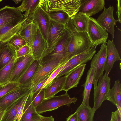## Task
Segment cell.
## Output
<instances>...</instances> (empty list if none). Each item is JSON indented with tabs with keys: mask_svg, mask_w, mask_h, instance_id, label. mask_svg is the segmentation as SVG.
I'll return each instance as SVG.
<instances>
[{
	"mask_svg": "<svg viewBox=\"0 0 121 121\" xmlns=\"http://www.w3.org/2000/svg\"><path fill=\"white\" fill-rule=\"evenodd\" d=\"M104 8L103 12L96 20L98 24L104 30L111 34L113 41L114 36V26L117 22L114 17V8L110 5L107 8L105 7Z\"/></svg>",
	"mask_w": 121,
	"mask_h": 121,
	"instance_id": "14",
	"label": "cell"
},
{
	"mask_svg": "<svg viewBox=\"0 0 121 121\" xmlns=\"http://www.w3.org/2000/svg\"><path fill=\"white\" fill-rule=\"evenodd\" d=\"M66 121H79L78 115L75 112L67 118Z\"/></svg>",
	"mask_w": 121,
	"mask_h": 121,
	"instance_id": "43",
	"label": "cell"
},
{
	"mask_svg": "<svg viewBox=\"0 0 121 121\" xmlns=\"http://www.w3.org/2000/svg\"><path fill=\"white\" fill-rule=\"evenodd\" d=\"M31 87L21 88L6 94L0 99V108L5 110L18 99L30 93Z\"/></svg>",
	"mask_w": 121,
	"mask_h": 121,
	"instance_id": "16",
	"label": "cell"
},
{
	"mask_svg": "<svg viewBox=\"0 0 121 121\" xmlns=\"http://www.w3.org/2000/svg\"><path fill=\"white\" fill-rule=\"evenodd\" d=\"M88 17L84 13L78 12L70 17V20L77 31L87 33Z\"/></svg>",
	"mask_w": 121,
	"mask_h": 121,
	"instance_id": "27",
	"label": "cell"
},
{
	"mask_svg": "<svg viewBox=\"0 0 121 121\" xmlns=\"http://www.w3.org/2000/svg\"><path fill=\"white\" fill-rule=\"evenodd\" d=\"M23 0H13V1L16 4H18L21 1H22Z\"/></svg>",
	"mask_w": 121,
	"mask_h": 121,
	"instance_id": "46",
	"label": "cell"
},
{
	"mask_svg": "<svg viewBox=\"0 0 121 121\" xmlns=\"http://www.w3.org/2000/svg\"><path fill=\"white\" fill-rule=\"evenodd\" d=\"M28 17H24L20 22L9 24L0 29V42L8 41L18 34Z\"/></svg>",
	"mask_w": 121,
	"mask_h": 121,
	"instance_id": "23",
	"label": "cell"
},
{
	"mask_svg": "<svg viewBox=\"0 0 121 121\" xmlns=\"http://www.w3.org/2000/svg\"><path fill=\"white\" fill-rule=\"evenodd\" d=\"M95 68L93 65L91 66L87 73V76L84 83L82 86L84 87L82 94L83 100L82 103L88 106L89 105L90 93L95 71Z\"/></svg>",
	"mask_w": 121,
	"mask_h": 121,
	"instance_id": "24",
	"label": "cell"
},
{
	"mask_svg": "<svg viewBox=\"0 0 121 121\" xmlns=\"http://www.w3.org/2000/svg\"></svg>",
	"mask_w": 121,
	"mask_h": 121,
	"instance_id": "49",
	"label": "cell"
},
{
	"mask_svg": "<svg viewBox=\"0 0 121 121\" xmlns=\"http://www.w3.org/2000/svg\"><path fill=\"white\" fill-rule=\"evenodd\" d=\"M65 26L66 32L63 38L53 50L43 59L61 58L63 59L65 57L73 33L69 22Z\"/></svg>",
	"mask_w": 121,
	"mask_h": 121,
	"instance_id": "9",
	"label": "cell"
},
{
	"mask_svg": "<svg viewBox=\"0 0 121 121\" xmlns=\"http://www.w3.org/2000/svg\"><path fill=\"white\" fill-rule=\"evenodd\" d=\"M77 100V98L74 97L71 98L66 92L62 95L44 99L35 108V109L37 112L40 114L55 110L64 105L69 107L72 103L75 104Z\"/></svg>",
	"mask_w": 121,
	"mask_h": 121,
	"instance_id": "3",
	"label": "cell"
},
{
	"mask_svg": "<svg viewBox=\"0 0 121 121\" xmlns=\"http://www.w3.org/2000/svg\"><path fill=\"white\" fill-rule=\"evenodd\" d=\"M30 48L35 60L40 61L48 54L46 41L38 28L36 36Z\"/></svg>",
	"mask_w": 121,
	"mask_h": 121,
	"instance_id": "15",
	"label": "cell"
},
{
	"mask_svg": "<svg viewBox=\"0 0 121 121\" xmlns=\"http://www.w3.org/2000/svg\"><path fill=\"white\" fill-rule=\"evenodd\" d=\"M98 83L94 89L92 108L96 111L102 105L103 102L108 100V95L111 85V78L105 74H102L98 80Z\"/></svg>",
	"mask_w": 121,
	"mask_h": 121,
	"instance_id": "5",
	"label": "cell"
},
{
	"mask_svg": "<svg viewBox=\"0 0 121 121\" xmlns=\"http://www.w3.org/2000/svg\"><path fill=\"white\" fill-rule=\"evenodd\" d=\"M121 0H117V10L116 12V15L117 17V22L120 23L121 22Z\"/></svg>",
	"mask_w": 121,
	"mask_h": 121,
	"instance_id": "42",
	"label": "cell"
},
{
	"mask_svg": "<svg viewBox=\"0 0 121 121\" xmlns=\"http://www.w3.org/2000/svg\"><path fill=\"white\" fill-rule=\"evenodd\" d=\"M34 60L31 53L16 58L9 82H17Z\"/></svg>",
	"mask_w": 121,
	"mask_h": 121,
	"instance_id": "11",
	"label": "cell"
},
{
	"mask_svg": "<svg viewBox=\"0 0 121 121\" xmlns=\"http://www.w3.org/2000/svg\"><path fill=\"white\" fill-rule=\"evenodd\" d=\"M66 79L65 75L55 78L44 88V99H47L54 95L62 91Z\"/></svg>",
	"mask_w": 121,
	"mask_h": 121,
	"instance_id": "25",
	"label": "cell"
},
{
	"mask_svg": "<svg viewBox=\"0 0 121 121\" xmlns=\"http://www.w3.org/2000/svg\"><path fill=\"white\" fill-rule=\"evenodd\" d=\"M21 98L6 110L1 121H17V107Z\"/></svg>",
	"mask_w": 121,
	"mask_h": 121,
	"instance_id": "33",
	"label": "cell"
},
{
	"mask_svg": "<svg viewBox=\"0 0 121 121\" xmlns=\"http://www.w3.org/2000/svg\"><path fill=\"white\" fill-rule=\"evenodd\" d=\"M121 83L119 80L116 81L111 89H110L108 95V100L116 106L121 113Z\"/></svg>",
	"mask_w": 121,
	"mask_h": 121,
	"instance_id": "28",
	"label": "cell"
},
{
	"mask_svg": "<svg viewBox=\"0 0 121 121\" xmlns=\"http://www.w3.org/2000/svg\"><path fill=\"white\" fill-rule=\"evenodd\" d=\"M81 2V0H40L39 6L47 13L65 12L70 18L78 12Z\"/></svg>",
	"mask_w": 121,
	"mask_h": 121,
	"instance_id": "2",
	"label": "cell"
},
{
	"mask_svg": "<svg viewBox=\"0 0 121 121\" xmlns=\"http://www.w3.org/2000/svg\"><path fill=\"white\" fill-rule=\"evenodd\" d=\"M110 121H114L112 117H111V119Z\"/></svg>",
	"mask_w": 121,
	"mask_h": 121,
	"instance_id": "47",
	"label": "cell"
},
{
	"mask_svg": "<svg viewBox=\"0 0 121 121\" xmlns=\"http://www.w3.org/2000/svg\"><path fill=\"white\" fill-rule=\"evenodd\" d=\"M86 64L79 65L65 75L66 79L62 91L67 92L77 86L85 69Z\"/></svg>",
	"mask_w": 121,
	"mask_h": 121,
	"instance_id": "18",
	"label": "cell"
},
{
	"mask_svg": "<svg viewBox=\"0 0 121 121\" xmlns=\"http://www.w3.org/2000/svg\"><path fill=\"white\" fill-rule=\"evenodd\" d=\"M61 58L43 59L40 61L37 72L32 82L31 87L42 78L53 72L61 64Z\"/></svg>",
	"mask_w": 121,
	"mask_h": 121,
	"instance_id": "10",
	"label": "cell"
},
{
	"mask_svg": "<svg viewBox=\"0 0 121 121\" xmlns=\"http://www.w3.org/2000/svg\"><path fill=\"white\" fill-rule=\"evenodd\" d=\"M104 5V0H81L78 12L90 17L102 10Z\"/></svg>",
	"mask_w": 121,
	"mask_h": 121,
	"instance_id": "17",
	"label": "cell"
},
{
	"mask_svg": "<svg viewBox=\"0 0 121 121\" xmlns=\"http://www.w3.org/2000/svg\"><path fill=\"white\" fill-rule=\"evenodd\" d=\"M30 93L21 97L17 107V121H19L22 117L26 101Z\"/></svg>",
	"mask_w": 121,
	"mask_h": 121,
	"instance_id": "37",
	"label": "cell"
},
{
	"mask_svg": "<svg viewBox=\"0 0 121 121\" xmlns=\"http://www.w3.org/2000/svg\"><path fill=\"white\" fill-rule=\"evenodd\" d=\"M6 42H0V69L8 64L15 57V51Z\"/></svg>",
	"mask_w": 121,
	"mask_h": 121,
	"instance_id": "26",
	"label": "cell"
},
{
	"mask_svg": "<svg viewBox=\"0 0 121 121\" xmlns=\"http://www.w3.org/2000/svg\"><path fill=\"white\" fill-rule=\"evenodd\" d=\"M51 20L58 23L65 25L70 18L65 12L61 11H52L47 12Z\"/></svg>",
	"mask_w": 121,
	"mask_h": 121,
	"instance_id": "32",
	"label": "cell"
},
{
	"mask_svg": "<svg viewBox=\"0 0 121 121\" xmlns=\"http://www.w3.org/2000/svg\"><path fill=\"white\" fill-rule=\"evenodd\" d=\"M20 88L17 82H9L0 85V99L7 93Z\"/></svg>",
	"mask_w": 121,
	"mask_h": 121,
	"instance_id": "35",
	"label": "cell"
},
{
	"mask_svg": "<svg viewBox=\"0 0 121 121\" xmlns=\"http://www.w3.org/2000/svg\"><path fill=\"white\" fill-rule=\"evenodd\" d=\"M39 121H54V118L52 116L49 117H44L42 119Z\"/></svg>",
	"mask_w": 121,
	"mask_h": 121,
	"instance_id": "44",
	"label": "cell"
},
{
	"mask_svg": "<svg viewBox=\"0 0 121 121\" xmlns=\"http://www.w3.org/2000/svg\"><path fill=\"white\" fill-rule=\"evenodd\" d=\"M29 16L39 29L46 41L51 19L47 13L39 6Z\"/></svg>",
	"mask_w": 121,
	"mask_h": 121,
	"instance_id": "13",
	"label": "cell"
},
{
	"mask_svg": "<svg viewBox=\"0 0 121 121\" xmlns=\"http://www.w3.org/2000/svg\"><path fill=\"white\" fill-rule=\"evenodd\" d=\"M44 117L37 112L33 104L32 96L30 93L25 103L19 121H39Z\"/></svg>",
	"mask_w": 121,
	"mask_h": 121,
	"instance_id": "22",
	"label": "cell"
},
{
	"mask_svg": "<svg viewBox=\"0 0 121 121\" xmlns=\"http://www.w3.org/2000/svg\"><path fill=\"white\" fill-rule=\"evenodd\" d=\"M2 1V0H0V2H1Z\"/></svg>",
	"mask_w": 121,
	"mask_h": 121,
	"instance_id": "48",
	"label": "cell"
},
{
	"mask_svg": "<svg viewBox=\"0 0 121 121\" xmlns=\"http://www.w3.org/2000/svg\"><path fill=\"white\" fill-rule=\"evenodd\" d=\"M24 17L16 7L5 6L0 9V29L9 24L20 22Z\"/></svg>",
	"mask_w": 121,
	"mask_h": 121,
	"instance_id": "12",
	"label": "cell"
},
{
	"mask_svg": "<svg viewBox=\"0 0 121 121\" xmlns=\"http://www.w3.org/2000/svg\"><path fill=\"white\" fill-rule=\"evenodd\" d=\"M96 111L90 106H87L82 103L75 112L78 115L79 121H94Z\"/></svg>",
	"mask_w": 121,
	"mask_h": 121,
	"instance_id": "29",
	"label": "cell"
},
{
	"mask_svg": "<svg viewBox=\"0 0 121 121\" xmlns=\"http://www.w3.org/2000/svg\"><path fill=\"white\" fill-rule=\"evenodd\" d=\"M37 27L30 17L28 16L18 34L25 40L31 48L36 36Z\"/></svg>",
	"mask_w": 121,
	"mask_h": 121,
	"instance_id": "19",
	"label": "cell"
},
{
	"mask_svg": "<svg viewBox=\"0 0 121 121\" xmlns=\"http://www.w3.org/2000/svg\"><path fill=\"white\" fill-rule=\"evenodd\" d=\"M16 58L13 57L9 63L0 69V85L9 82Z\"/></svg>",
	"mask_w": 121,
	"mask_h": 121,
	"instance_id": "31",
	"label": "cell"
},
{
	"mask_svg": "<svg viewBox=\"0 0 121 121\" xmlns=\"http://www.w3.org/2000/svg\"><path fill=\"white\" fill-rule=\"evenodd\" d=\"M5 110L0 108V121H1L5 113Z\"/></svg>",
	"mask_w": 121,
	"mask_h": 121,
	"instance_id": "45",
	"label": "cell"
},
{
	"mask_svg": "<svg viewBox=\"0 0 121 121\" xmlns=\"http://www.w3.org/2000/svg\"><path fill=\"white\" fill-rule=\"evenodd\" d=\"M69 22L73 34L66 56L62 60L61 64L65 63L74 56L85 51L91 45V41L87 33L77 32L70 20Z\"/></svg>",
	"mask_w": 121,
	"mask_h": 121,
	"instance_id": "1",
	"label": "cell"
},
{
	"mask_svg": "<svg viewBox=\"0 0 121 121\" xmlns=\"http://www.w3.org/2000/svg\"><path fill=\"white\" fill-rule=\"evenodd\" d=\"M64 64H61L58 68L52 73L43 86L41 90L44 88L47 85L50 84L56 78L63 67Z\"/></svg>",
	"mask_w": 121,
	"mask_h": 121,
	"instance_id": "39",
	"label": "cell"
},
{
	"mask_svg": "<svg viewBox=\"0 0 121 121\" xmlns=\"http://www.w3.org/2000/svg\"><path fill=\"white\" fill-rule=\"evenodd\" d=\"M16 58L32 53L31 48L27 44L23 46L20 49L15 51Z\"/></svg>",
	"mask_w": 121,
	"mask_h": 121,
	"instance_id": "40",
	"label": "cell"
},
{
	"mask_svg": "<svg viewBox=\"0 0 121 121\" xmlns=\"http://www.w3.org/2000/svg\"><path fill=\"white\" fill-rule=\"evenodd\" d=\"M111 117L114 121H121V113L117 109L115 111L112 112Z\"/></svg>",
	"mask_w": 121,
	"mask_h": 121,
	"instance_id": "41",
	"label": "cell"
},
{
	"mask_svg": "<svg viewBox=\"0 0 121 121\" xmlns=\"http://www.w3.org/2000/svg\"><path fill=\"white\" fill-rule=\"evenodd\" d=\"M40 0H23L21 5L16 8L21 12L26 11L23 15L24 17H26L31 14L38 7Z\"/></svg>",
	"mask_w": 121,
	"mask_h": 121,
	"instance_id": "30",
	"label": "cell"
},
{
	"mask_svg": "<svg viewBox=\"0 0 121 121\" xmlns=\"http://www.w3.org/2000/svg\"><path fill=\"white\" fill-rule=\"evenodd\" d=\"M40 61L35 60L17 82L21 88L31 87L33 79L38 70Z\"/></svg>",
	"mask_w": 121,
	"mask_h": 121,
	"instance_id": "21",
	"label": "cell"
},
{
	"mask_svg": "<svg viewBox=\"0 0 121 121\" xmlns=\"http://www.w3.org/2000/svg\"><path fill=\"white\" fill-rule=\"evenodd\" d=\"M107 42V58L104 70V74L108 76L114 63L121 60L118 51L113 40L108 39Z\"/></svg>",
	"mask_w": 121,
	"mask_h": 121,
	"instance_id": "20",
	"label": "cell"
},
{
	"mask_svg": "<svg viewBox=\"0 0 121 121\" xmlns=\"http://www.w3.org/2000/svg\"><path fill=\"white\" fill-rule=\"evenodd\" d=\"M11 47L15 51L27 44L24 39L18 33L14 35L8 42Z\"/></svg>",
	"mask_w": 121,
	"mask_h": 121,
	"instance_id": "34",
	"label": "cell"
},
{
	"mask_svg": "<svg viewBox=\"0 0 121 121\" xmlns=\"http://www.w3.org/2000/svg\"><path fill=\"white\" fill-rule=\"evenodd\" d=\"M97 47L91 45L85 51L73 56L65 63L56 78L65 75L78 66L86 64L91 60L96 52Z\"/></svg>",
	"mask_w": 121,
	"mask_h": 121,
	"instance_id": "4",
	"label": "cell"
},
{
	"mask_svg": "<svg viewBox=\"0 0 121 121\" xmlns=\"http://www.w3.org/2000/svg\"><path fill=\"white\" fill-rule=\"evenodd\" d=\"M88 18L87 33L91 41V45L97 46L106 43L108 33L98 24L96 19L91 17Z\"/></svg>",
	"mask_w": 121,
	"mask_h": 121,
	"instance_id": "6",
	"label": "cell"
},
{
	"mask_svg": "<svg viewBox=\"0 0 121 121\" xmlns=\"http://www.w3.org/2000/svg\"><path fill=\"white\" fill-rule=\"evenodd\" d=\"M52 72L42 78L31 87L30 93V94L31 95L38 90H41L43 86L46 82Z\"/></svg>",
	"mask_w": 121,
	"mask_h": 121,
	"instance_id": "38",
	"label": "cell"
},
{
	"mask_svg": "<svg viewBox=\"0 0 121 121\" xmlns=\"http://www.w3.org/2000/svg\"><path fill=\"white\" fill-rule=\"evenodd\" d=\"M107 57V45L105 43L101 44L100 50L94 55L91 63L90 66L93 65L96 69L93 82L94 88L97 86L99 79L104 74Z\"/></svg>",
	"mask_w": 121,
	"mask_h": 121,
	"instance_id": "8",
	"label": "cell"
},
{
	"mask_svg": "<svg viewBox=\"0 0 121 121\" xmlns=\"http://www.w3.org/2000/svg\"><path fill=\"white\" fill-rule=\"evenodd\" d=\"M45 94L44 88L39 90L34 93L32 96L33 104L35 108L40 104L44 99Z\"/></svg>",
	"mask_w": 121,
	"mask_h": 121,
	"instance_id": "36",
	"label": "cell"
},
{
	"mask_svg": "<svg viewBox=\"0 0 121 121\" xmlns=\"http://www.w3.org/2000/svg\"><path fill=\"white\" fill-rule=\"evenodd\" d=\"M66 32L65 25L51 20L47 34L46 42L48 54L55 48L63 38Z\"/></svg>",
	"mask_w": 121,
	"mask_h": 121,
	"instance_id": "7",
	"label": "cell"
}]
</instances>
